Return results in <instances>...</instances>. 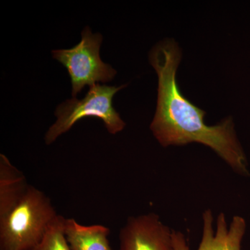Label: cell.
<instances>
[{
	"instance_id": "5",
	"label": "cell",
	"mask_w": 250,
	"mask_h": 250,
	"mask_svg": "<svg viewBox=\"0 0 250 250\" xmlns=\"http://www.w3.org/2000/svg\"><path fill=\"white\" fill-rule=\"evenodd\" d=\"M202 236L197 250H241V242L246 232L244 218L233 216L229 227L226 217L220 213L217 217L216 231L213 229V215L207 209L202 214ZM172 242L175 250H190L184 233L172 230Z\"/></svg>"
},
{
	"instance_id": "4",
	"label": "cell",
	"mask_w": 250,
	"mask_h": 250,
	"mask_svg": "<svg viewBox=\"0 0 250 250\" xmlns=\"http://www.w3.org/2000/svg\"><path fill=\"white\" fill-rule=\"evenodd\" d=\"M103 37L99 33L93 34L89 27L82 32V40L70 49L52 51V57L67 69L72 83V95H77L85 86L107 83L113 80L116 70L105 63L100 56Z\"/></svg>"
},
{
	"instance_id": "7",
	"label": "cell",
	"mask_w": 250,
	"mask_h": 250,
	"mask_svg": "<svg viewBox=\"0 0 250 250\" xmlns=\"http://www.w3.org/2000/svg\"><path fill=\"white\" fill-rule=\"evenodd\" d=\"M25 176L4 154L0 155V219L21 202L29 187Z\"/></svg>"
},
{
	"instance_id": "8",
	"label": "cell",
	"mask_w": 250,
	"mask_h": 250,
	"mask_svg": "<svg viewBox=\"0 0 250 250\" xmlns=\"http://www.w3.org/2000/svg\"><path fill=\"white\" fill-rule=\"evenodd\" d=\"M65 233L71 250H112L104 225H83L73 218H65Z\"/></svg>"
},
{
	"instance_id": "3",
	"label": "cell",
	"mask_w": 250,
	"mask_h": 250,
	"mask_svg": "<svg viewBox=\"0 0 250 250\" xmlns=\"http://www.w3.org/2000/svg\"><path fill=\"white\" fill-rule=\"evenodd\" d=\"M126 85L118 87L97 83L89 87L84 98H72L59 104L55 111L57 121L46 132V144H52L77 122L87 117L101 120L110 134L121 132L126 124L113 106V99Z\"/></svg>"
},
{
	"instance_id": "9",
	"label": "cell",
	"mask_w": 250,
	"mask_h": 250,
	"mask_svg": "<svg viewBox=\"0 0 250 250\" xmlns=\"http://www.w3.org/2000/svg\"><path fill=\"white\" fill-rule=\"evenodd\" d=\"M65 220L62 215H57L40 243L31 250H71L65 236Z\"/></svg>"
},
{
	"instance_id": "1",
	"label": "cell",
	"mask_w": 250,
	"mask_h": 250,
	"mask_svg": "<svg viewBox=\"0 0 250 250\" xmlns=\"http://www.w3.org/2000/svg\"><path fill=\"white\" fill-rule=\"evenodd\" d=\"M182 52L173 39L156 44L149 52L158 76L157 106L150 125L164 147L200 143L210 147L237 173L248 174L245 153L237 139L232 118L213 126L206 124L205 111L182 95L177 82Z\"/></svg>"
},
{
	"instance_id": "6",
	"label": "cell",
	"mask_w": 250,
	"mask_h": 250,
	"mask_svg": "<svg viewBox=\"0 0 250 250\" xmlns=\"http://www.w3.org/2000/svg\"><path fill=\"white\" fill-rule=\"evenodd\" d=\"M118 250H175L172 230L156 213L130 217L120 231Z\"/></svg>"
},
{
	"instance_id": "2",
	"label": "cell",
	"mask_w": 250,
	"mask_h": 250,
	"mask_svg": "<svg viewBox=\"0 0 250 250\" xmlns=\"http://www.w3.org/2000/svg\"><path fill=\"white\" fill-rule=\"evenodd\" d=\"M50 199L32 186L21 202L0 219V250H31L57 218Z\"/></svg>"
}]
</instances>
